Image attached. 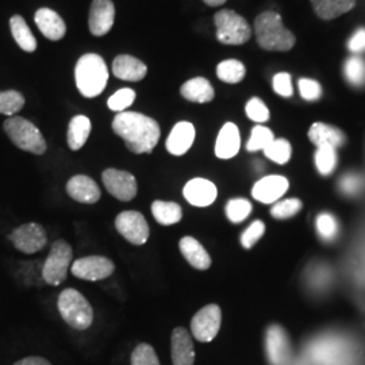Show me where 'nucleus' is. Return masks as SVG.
Listing matches in <instances>:
<instances>
[{"label":"nucleus","instance_id":"obj_1","mask_svg":"<svg viewBox=\"0 0 365 365\" xmlns=\"http://www.w3.org/2000/svg\"><path fill=\"white\" fill-rule=\"evenodd\" d=\"M113 130L135 155L152 153L161 135L157 120L134 111L119 113L113 120Z\"/></svg>","mask_w":365,"mask_h":365},{"label":"nucleus","instance_id":"obj_2","mask_svg":"<svg viewBox=\"0 0 365 365\" xmlns=\"http://www.w3.org/2000/svg\"><path fill=\"white\" fill-rule=\"evenodd\" d=\"M255 34L260 48L268 52H288L297 43L294 33L284 26L282 15L271 10L256 18Z\"/></svg>","mask_w":365,"mask_h":365},{"label":"nucleus","instance_id":"obj_3","mask_svg":"<svg viewBox=\"0 0 365 365\" xmlns=\"http://www.w3.org/2000/svg\"><path fill=\"white\" fill-rule=\"evenodd\" d=\"M75 80L78 92L84 98L99 96L108 81V69L103 57L96 53L81 56L75 68Z\"/></svg>","mask_w":365,"mask_h":365},{"label":"nucleus","instance_id":"obj_4","mask_svg":"<svg viewBox=\"0 0 365 365\" xmlns=\"http://www.w3.org/2000/svg\"><path fill=\"white\" fill-rule=\"evenodd\" d=\"M3 129L11 140V143L25 152L42 156L48 149L42 133L33 122L27 120L26 118L18 115L10 117L4 120Z\"/></svg>","mask_w":365,"mask_h":365},{"label":"nucleus","instance_id":"obj_5","mask_svg":"<svg viewBox=\"0 0 365 365\" xmlns=\"http://www.w3.org/2000/svg\"><path fill=\"white\" fill-rule=\"evenodd\" d=\"M57 307L63 319L75 330H87L93 322V309L78 289H64L58 297Z\"/></svg>","mask_w":365,"mask_h":365},{"label":"nucleus","instance_id":"obj_6","mask_svg":"<svg viewBox=\"0 0 365 365\" xmlns=\"http://www.w3.org/2000/svg\"><path fill=\"white\" fill-rule=\"evenodd\" d=\"M214 24L217 39L223 45H244L252 37V27L248 21L235 10H220L214 15Z\"/></svg>","mask_w":365,"mask_h":365},{"label":"nucleus","instance_id":"obj_7","mask_svg":"<svg viewBox=\"0 0 365 365\" xmlns=\"http://www.w3.org/2000/svg\"><path fill=\"white\" fill-rule=\"evenodd\" d=\"M72 259L73 252L71 245L64 240H57L42 265V277L45 283L54 287L64 283Z\"/></svg>","mask_w":365,"mask_h":365},{"label":"nucleus","instance_id":"obj_8","mask_svg":"<svg viewBox=\"0 0 365 365\" xmlns=\"http://www.w3.org/2000/svg\"><path fill=\"white\" fill-rule=\"evenodd\" d=\"M14 248L25 255H34L46 247L48 235L39 223H25L14 229L9 235Z\"/></svg>","mask_w":365,"mask_h":365},{"label":"nucleus","instance_id":"obj_9","mask_svg":"<svg viewBox=\"0 0 365 365\" xmlns=\"http://www.w3.org/2000/svg\"><path fill=\"white\" fill-rule=\"evenodd\" d=\"M222 312L218 304H207L194 315L191 321L192 336L200 342H210L220 333Z\"/></svg>","mask_w":365,"mask_h":365},{"label":"nucleus","instance_id":"obj_10","mask_svg":"<svg viewBox=\"0 0 365 365\" xmlns=\"http://www.w3.org/2000/svg\"><path fill=\"white\" fill-rule=\"evenodd\" d=\"M118 233L133 245H144L149 238V225L138 211H123L115 218Z\"/></svg>","mask_w":365,"mask_h":365},{"label":"nucleus","instance_id":"obj_11","mask_svg":"<svg viewBox=\"0 0 365 365\" xmlns=\"http://www.w3.org/2000/svg\"><path fill=\"white\" fill-rule=\"evenodd\" d=\"M102 180L108 194L120 202H130L138 192L137 180L128 170L108 168L102 173Z\"/></svg>","mask_w":365,"mask_h":365},{"label":"nucleus","instance_id":"obj_12","mask_svg":"<svg viewBox=\"0 0 365 365\" xmlns=\"http://www.w3.org/2000/svg\"><path fill=\"white\" fill-rule=\"evenodd\" d=\"M115 271L114 262L103 256H87L73 261L71 272L81 280L98 282L110 277Z\"/></svg>","mask_w":365,"mask_h":365},{"label":"nucleus","instance_id":"obj_13","mask_svg":"<svg viewBox=\"0 0 365 365\" xmlns=\"http://www.w3.org/2000/svg\"><path fill=\"white\" fill-rule=\"evenodd\" d=\"M265 352L271 365H288L291 361V344L286 330L279 325L268 327Z\"/></svg>","mask_w":365,"mask_h":365},{"label":"nucleus","instance_id":"obj_14","mask_svg":"<svg viewBox=\"0 0 365 365\" xmlns=\"http://www.w3.org/2000/svg\"><path fill=\"white\" fill-rule=\"evenodd\" d=\"M115 22V6L111 0H93L90 9L88 26L92 36L103 37Z\"/></svg>","mask_w":365,"mask_h":365},{"label":"nucleus","instance_id":"obj_15","mask_svg":"<svg viewBox=\"0 0 365 365\" xmlns=\"http://www.w3.org/2000/svg\"><path fill=\"white\" fill-rule=\"evenodd\" d=\"M287 178L280 175H269L260 179L252 188V196L264 205L276 203L288 191Z\"/></svg>","mask_w":365,"mask_h":365},{"label":"nucleus","instance_id":"obj_16","mask_svg":"<svg viewBox=\"0 0 365 365\" xmlns=\"http://www.w3.org/2000/svg\"><path fill=\"white\" fill-rule=\"evenodd\" d=\"M182 195L190 205L195 207H209L215 202L218 190L215 184L207 179L195 178L184 185Z\"/></svg>","mask_w":365,"mask_h":365},{"label":"nucleus","instance_id":"obj_17","mask_svg":"<svg viewBox=\"0 0 365 365\" xmlns=\"http://www.w3.org/2000/svg\"><path fill=\"white\" fill-rule=\"evenodd\" d=\"M170 354L173 365L195 364V346L190 331L184 327H175L170 336Z\"/></svg>","mask_w":365,"mask_h":365},{"label":"nucleus","instance_id":"obj_18","mask_svg":"<svg viewBox=\"0 0 365 365\" xmlns=\"http://www.w3.org/2000/svg\"><path fill=\"white\" fill-rule=\"evenodd\" d=\"M195 128L191 122L182 120L173 126L165 141V148L172 156H184L195 141Z\"/></svg>","mask_w":365,"mask_h":365},{"label":"nucleus","instance_id":"obj_19","mask_svg":"<svg viewBox=\"0 0 365 365\" xmlns=\"http://www.w3.org/2000/svg\"><path fill=\"white\" fill-rule=\"evenodd\" d=\"M66 192L73 200L84 205H93L101 199V188L86 175H75L66 182Z\"/></svg>","mask_w":365,"mask_h":365},{"label":"nucleus","instance_id":"obj_20","mask_svg":"<svg viewBox=\"0 0 365 365\" xmlns=\"http://www.w3.org/2000/svg\"><path fill=\"white\" fill-rule=\"evenodd\" d=\"M36 25L39 31L51 41H60L64 38L66 33V25L64 19L52 9H39L34 15Z\"/></svg>","mask_w":365,"mask_h":365},{"label":"nucleus","instance_id":"obj_21","mask_svg":"<svg viewBox=\"0 0 365 365\" xmlns=\"http://www.w3.org/2000/svg\"><path fill=\"white\" fill-rule=\"evenodd\" d=\"M114 76L125 81H141L148 73V66L130 54H119L113 63Z\"/></svg>","mask_w":365,"mask_h":365},{"label":"nucleus","instance_id":"obj_22","mask_svg":"<svg viewBox=\"0 0 365 365\" xmlns=\"http://www.w3.org/2000/svg\"><path fill=\"white\" fill-rule=\"evenodd\" d=\"M241 148L240 130L233 122H227L222 126L215 143V156L222 160H229L238 155Z\"/></svg>","mask_w":365,"mask_h":365},{"label":"nucleus","instance_id":"obj_23","mask_svg":"<svg viewBox=\"0 0 365 365\" xmlns=\"http://www.w3.org/2000/svg\"><path fill=\"white\" fill-rule=\"evenodd\" d=\"M179 248L182 257L195 269L206 271L211 267V257L207 250L203 248V245L194 237H182L179 242Z\"/></svg>","mask_w":365,"mask_h":365},{"label":"nucleus","instance_id":"obj_24","mask_svg":"<svg viewBox=\"0 0 365 365\" xmlns=\"http://www.w3.org/2000/svg\"><path fill=\"white\" fill-rule=\"evenodd\" d=\"M309 138L317 148L331 146L337 149L346 143V137L339 128L324 122H315L309 130Z\"/></svg>","mask_w":365,"mask_h":365},{"label":"nucleus","instance_id":"obj_25","mask_svg":"<svg viewBox=\"0 0 365 365\" xmlns=\"http://www.w3.org/2000/svg\"><path fill=\"white\" fill-rule=\"evenodd\" d=\"M180 93L185 101L200 105L210 103L215 96L211 83L205 78H194L185 81L180 88Z\"/></svg>","mask_w":365,"mask_h":365},{"label":"nucleus","instance_id":"obj_26","mask_svg":"<svg viewBox=\"0 0 365 365\" xmlns=\"http://www.w3.org/2000/svg\"><path fill=\"white\" fill-rule=\"evenodd\" d=\"M91 120L86 115H76L72 118L68 126L66 141L71 150H80L91 134Z\"/></svg>","mask_w":365,"mask_h":365},{"label":"nucleus","instance_id":"obj_27","mask_svg":"<svg viewBox=\"0 0 365 365\" xmlns=\"http://www.w3.org/2000/svg\"><path fill=\"white\" fill-rule=\"evenodd\" d=\"M315 14L324 19L331 21L349 13L356 6V0H310Z\"/></svg>","mask_w":365,"mask_h":365},{"label":"nucleus","instance_id":"obj_28","mask_svg":"<svg viewBox=\"0 0 365 365\" xmlns=\"http://www.w3.org/2000/svg\"><path fill=\"white\" fill-rule=\"evenodd\" d=\"M10 29L13 38L22 51L33 53L37 49V39L33 36L26 21L21 15H14L10 19Z\"/></svg>","mask_w":365,"mask_h":365},{"label":"nucleus","instance_id":"obj_29","mask_svg":"<svg viewBox=\"0 0 365 365\" xmlns=\"http://www.w3.org/2000/svg\"><path fill=\"white\" fill-rule=\"evenodd\" d=\"M152 214L160 225L172 226L182 221V211L180 205L175 202L156 200L152 205Z\"/></svg>","mask_w":365,"mask_h":365},{"label":"nucleus","instance_id":"obj_30","mask_svg":"<svg viewBox=\"0 0 365 365\" xmlns=\"http://www.w3.org/2000/svg\"><path fill=\"white\" fill-rule=\"evenodd\" d=\"M247 75V68L238 60H225L217 66V76L227 84L241 83Z\"/></svg>","mask_w":365,"mask_h":365},{"label":"nucleus","instance_id":"obj_31","mask_svg":"<svg viewBox=\"0 0 365 365\" xmlns=\"http://www.w3.org/2000/svg\"><path fill=\"white\" fill-rule=\"evenodd\" d=\"M314 160H315V167L318 172L322 176H329L337 168V163H339L337 149L331 146H321L317 149Z\"/></svg>","mask_w":365,"mask_h":365},{"label":"nucleus","instance_id":"obj_32","mask_svg":"<svg viewBox=\"0 0 365 365\" xmlns=\"http://www.w3.org/2000/svg\"><path fill=\"white\" fill-rule=\"evenodd\" d=\"M344 76L353 87H364L365 60L353 54L344 64Z\"/></svg>","mask_w":365,"mask_h":365},{"label":"nucleus","instance_id":"obj_33","mask_svg":"<svg viewBox=\"0 0 365 365\" xmlns=\"http://www.w3.org/2000/svg\"><path fill=\"white\" fill-rule=\"evenodd\" d=\"M262 152L267 158H269L271 161H274L279 165L287 164L292 156L291 144L284 138H279V140L274 138V141L268 145Z\"/></svg>","mask_w":365,"mask_h":365},{"label":"nucleus","instance_id":"obj_34","mask_svg":"<svg viewBox=\"0 0 365 365\" xmlns=\"http://www.w3.org/2000/svg\"><path fill=\"white\" fill-rule=\"evenodd\" d=\"M25 106V98L21 92L9 90L0 91V114L14 117Z\"/></svg>","mask_w":365,"mask_h":365},{"label":"nucleus","instance_id":"obj_35","mask_svg":"<svg viewBox=\"0 0 365 365\" xmlns=\"http://www.w3.org/2000/svg\"><path fill=\"white\" fill-rule=\"evenodd\" d=\"M317 232L324 241H334L339 233L337 218L330 212H322L317 218Z\"/></svg>","mask_w":365,"mask_h":365},{"label":"nucleus","instance_id":"obj_36","mask_svg":"<svg viewBox=\"0 0 365 365\" xmlns=\"http://www.w3.org/2000/svg\"><path fill=\"white\" fill-rule=\"evenodd\" d=\"M226 217L227 220L233 223H241L245 221L252 212V203L248 199L244 197H235L230 199L226 205Z\"/></svg>","mask_w":365,"mask_h":365},{"label":"nucleus","instance_id":"obj_37","mask_svg":"<svg viewBox=\"0 0 365 365\" xmlns=\"http://www.w3.org/2000/svg\"><path fill=\"white\" fill-rule=\"evenodd\" d=\"M274 140V133H272L269 128H265L262 125H257V126H255L252 129L250 138H249L248 144H247V150L248 152L264 150Z\"/></svg>","mask_w":365,"mask_h":365},{"label":"nucleus","instance_id":"obj_38","mask_svg":"<svg viewBox=\"0 0 365 365\" xmlns=\"http://www.w3.org/2000/svg\"><path fill=\"white\" fill-rule=\"evenodd\" d=\"M302 202L298 197H288L283 200H277L271 209V215L276 220H287L297 215L302 210Z\"/></svg>","mask_w":365,"mask_h":365},{"label":"nucleus","instance_id":"obj_39","mask_svg":"<svg viewBox=\"0 0 365 365\" xmlns=\"http://www.w3.org/2000/svg\"><path fill=\"white\" fill-rule=\"evenodd\" d=\"M134 101H135V91L131 88H122L108 98L107 106L111 111H115L119 114L126 111L134 103Z\"/></svg>","mask_w":365,"mask_h":365},{"label":"nucleus","instance_id":"obj_40","mask_svg":"<svg viewBox=\"0 0 365 365\" xmlns=\"http://www.w3.org/2000/svg\"><path fill=\"white\" fill-rule=\"evenodd\" d=\"M131 365H160V360L152 345L140 344L131 353Z\"/></svg>","mask_w":365,"mask_h":365},{"label":"nucleus","instance_id":"obj_41","mask_svg":"<svg viewBox=\"0 0 365 365\" xmlns=\"http://www.w3.org/2000/svg\"><path fill=\"white\" fill-rule=\"evenodd\" d=\"M245 113L250 120H253L259 125L265 123L267 120H269V117H271V113H269L267 105L261 101L260 98H256V96L249 99L248 103L245 106Z\"/></svg>","mask_w":365,"mask_h":365},{"label":"nucleus","instance_id":"obj_42","mask_svg":"<svg viewBox=\"0 0 365 365\" xmlns=\"http://www.w3.org/2000/svg\"><path fill=\"white\" fill-rule=\"evenodd\" d=\"M265 233V225L262 221L252 222L248 229L241 235V245L245 249H252Z\"/></svg>","mask_w":365,"mask_h":365},{"label":"nucleus","instance_id":"obj_43","mask_svg":"<svg viewBox=\"0 0 365 365\" xmlns=\"http://www.w3.org/2000/svg\"><path fill=\"white\" fill-rule=\"evenodd\" d=\"M298 86L302 98L307 102H315L322 96V87L314 78H300Z\"/></svg>","mask_w":365,"mask_h":365},{"label":"nucleus","instance_id":"obj_44","mask_svg":"<svg viewBox=\"0 0 365 365\" xmlns=\"http://www.w3.org/2000/svg\"><path fill=\"white\" fill-rule=\"evenodd\" d=\"M272 87L274 91L283 96V98H289L294 95V87H292V78L287 72H280L276 73L272 80Z\"/></svg>","mask_w":365,"mask_h":365},{"label":"nucleus","instance_id":"obj_45","mask_svg":"<svg viewBox=\"0 0 365 365\" xmlns=\"http://www.w3.org/2000/svg\"><path fill=\"white\" fill-rule=\"evenodd\" d=\"M348 49L356 56L365 52V27H360L348 41Z\"/></svg>","mask_w":365,"mask_h":365},{"label":"nucleus","instance_id":"obj_46","mask_svg":"<svg viewBox=\"0 0 365 365\" xmlns=\"http://www.w3.org/2000/svg\"><path fill=\"white\" fill-rule=\"evenodd\" d=\"M14 365H52V363L39 356H30V357H25L22 360L16 361Z\"/></svg>","mask_w":365,"mask_h":365},{"label":"nucleus","instance_id":"obj_47","mask_svg":"<svg viewBox=\"0 0 365 365\" xmlns=\"http://www.w3.org/2000/svg\"><path fill=\"white\" fill-rule=\"evenodd\" d=\"M203 1L210 7H220V6H223L227 0H203Z\"/></svg>","mask_w":365,"mask_h":365}]
</instances>
